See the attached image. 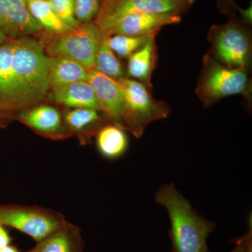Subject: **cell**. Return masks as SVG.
Masks as SVG:
<instances>
[{
    "instance_id": "obj_3",
    "label": "cell",
    "mask_w": 252,
    "mask_h": 252,
    "mask_svg": "<svg viewBox=\"0 0 252 252\" xmlns=\"http://www.w3.org/2000/svg\"><path fill=\"white\" fill-rule=\"evenodd\" d=\"M250 71L223 65L210 54L204 55L195 94L208 108L228 96L242 94L248 104L252 100Z\"/></svg>"
},
{
    "instance_id": "obj_10",
    "label": "cell",
    "mask_w": 252,
    "mask_h": 252,
    "mask_svg": "<svg viewBox=\"0 0 252 252\" xmlns=\"http://www.w3.org/2000/svg\"><path fill=\"white\" fill-rule=\"evenodd\" d=\"M0 31L11 39L36 34L43 28L23 0H0Z\"/></svg>"
},
{
    "instance_id": "obj_8",
    "label": "cell",
    "mask_w": 252,
    "mask_h": 252,
    "mask_svg": "<svg viewBox=\"0 0 252 252\" xmlns=\"http://www.w3.org/2000/svg\"><path fill=\"white\" fill-rule=\"evenodd\" d=\"M63 220L50 214L31 209L0 206V224L12 227L29 235L37 243L64 225Z\"/></svg>"
},
{
    "instance_id": "obj_23",
    "label": "cell",
    "mask_w": 252,
    "mask_h": 252,
    "mask_svg": "<svg viewBox=\"0 0 252 252\" xmlns=\"http://www.w3.org/2000/svg\"><path fill=\"white\" fill-rule=\"evenodd\" d=\"M53 9L61 20L71 28H77L79 23L74 14V0H48Z\"/></svg>"
},
{
    "instance_id": "obj_27",
    "label": "cell",
    "mask_w": 252,
    "mask_h": 252,
    "mask_svg": "<svg viewBox=\"0 0 252 252\" xmlns=\"http://www.w3.org/2000/svg\"><path fill=\"white\" fill-rule=\"evenodd\" d=\"M11 239L7 232L3 228L2 225L0 224V249L9 245Z\"/></svg>"
},
{
    "instance_id": "obj_4",
    "label": "cell",
    "mask_w": 252,
    "mask_h": 252,
    "mask_svg": "<svg viewBox=\"0 0 252 252\" xmlns=\"http://www.w3.org/2000/svg\"><path fill=\"white\" fill-rule=\"evenodd\" d=\"M210 49L207 54L223 65L251 71V26L236 17L228 18L223 24L212 25L207 33Z\"/></svg>"
},
{
    "instance_id": "obj_25",
    "label": "cell",
    "mask_w": 252,
    "mask_h": 252,
    "mask_svg": "<svg viewBox=\"0 0 252 252\" xmlns=\"http://www.w3.org/2000/svg\"><path fill=\"white\" fill-rule=\"evenodd\" d=\"M252 243V230L235 242V246L228 252H248L249 245ZM208 252H211L209 251Z\"/></svg>"
},
{
    "instance_id": "obj_5",
    "label": "cell",
    "mask_w": 252,
    "mask_h": 252,
    "mask_svg": "<svg viewBox=\"0 0 252 252\" xmlns=\"http://www.w3.org/2000/svg\"><path fill=\"white\" fill-rule=\"evenodd\" d=\"M125 100L124 129L136 137L143 135L151 123L166 119L171 108L165 101L157 100L152 92L140 81L128 77L118 80Z\"/></svg>"
},
{
    "instance_id": "obj_28",
    "label": "cell",
    "mask_w": 252,
    "mask_h": 252,
    "mask_svg": "<svg viewBox=\"0 0 252 252\" xmlns=\"http://www.w3.org/2000/svg\"><path fill=\"white\" fill-rule=\"evenodd\" d=\"M0 252H19L16 250L14 247L10 246V245H8V246L4 247V248L0 249Z\"/></svg>"
},
{
    "instance_id": "obj_15",
    "label": "cell",
    "mask_w": 252,
    "mask_h": 252,
    "mask_svg": "<svg viewBox=\"0 0 252 252\" xmlns=\"http://www.w3.org/2000/svg\"><path fill=\"white\" fill-rule=\"evenodd\" d=\"M89 69L77 61L67 58H54L49 71L50 89L79 81H87Z\"/></svg>"
},
{
    "instance_id": "obj_26",
    "label": "cell",
    "mask_w": 252,
    "mask_h": 252,
    "mask_svg": "<svg viewBox=\"0 0 252 252\" xmlns=\"http://www.w3.org/2000/svg\"><path fill=\"white\" fill-rule=\"evenodd\" d=\"M239 14L240 15V20L248 26H252V5L250 4V6L247 9H242L238 6V10Z\"/></svg>"
},
{
    "instance_id": "obj_20",
    "label": "cell",
    "mask_w": 252,
    "mask_h": 252,
    "mask_svg": "<svg viewBox=\"0 0 252 252\" xmlns=\"http://www.w3.org/2000/svg\"><path fill=\"white\" fill-rule=\"evenodd\" d=\"M149 35L150 34L141 36L113 34L103 38L106 44L114 54L119 58L128 59L131 55L145 44Z\"/></svg>"
},
{
    "instance_id": "obj_6",
    "label": "cell",
    "mask_w": 252,
    "mask_h": 252,
    "mask_svg": "<svg viewBox=\"0 0 252 252\" xmlns=\"http://www.w3.org/2000/svg\"><path fill=\"white\" fill-rule=\"evenodd\" d=\"M195 0H103L94 23L103 37L122 18L132 13L175 15L182 17Z\"/></svg>"
},
{
    "instance_id": "obj_21",
    "label": "cell",
    "mask_w": 252,
    "mask_h": 252,
    "mask_svg": "<svg viewBox=\"0 0 252 252\" xmlns=\"http://www.w3.org/2000/svg\"><path fill=\"white\" fill-rule=\"evenodd\" d=\"M100 111L89 108H74L64 115V122L74 131L85 130L102 122Z\"/></svg>"
},
{
    "instance_id": "obj_24",
    "label": "cell",
    "mask_w": 252,
    "mask_h": 252,
    "mask_svg": "<svg viewBox=\"0 0 252 252\" xmlns=\"http://www.w3.org/2000/svg\"><path fill=\"white\" fill-rule=\"evenodd\" d=\"M216 5L220 14L227 18L236 17L238 5L236 0H215Z\"/></svg>"
},
{
    "instance_id": "obj_7",
    "label": "cell",
    "mask_w": 252,
    "mask_h": 252,
    "mask_svg": "<svg viewBox=\"0 0 252 252\" xmlns=\"http://www.w3.org/2000/svg\"><path fill=\"white\" fill-rule=\"evenodd\" d=\"M103 39L94 21L83 23L61 34L45 46L46 53L51 58H67L77 61L89 70L94 69L95 57Z\"/></svg>"
},
{
    "instance_id": "obj_22",
    "label": "cell",
    "mask_w": 252,
    "mask_h": 252,
    "mask_svg": "<svg viewBox=\"0 0 252 252\" xmlns=\"http://www.w3.org/2000/svg\"><path fill=\"white\" fill-rule=\"evenodd\" d=\"M103 0H74V14L79 24L91 22L98 14Z\"/></svg>"
},
{
    "instance_id": "obj_14",
    "label": "cell",
    "mask_w": 252,
    "mask_h": 252,
    "mask_svg": "<svg viewBox=\"0 0 252 252\" xmlns=\"http://www.w3.org/2000/svg\"><path fill=\"white\" fill-rule=\"evenodd\" d=\"M82 250L83 241L79 229L64 223L28 252H82Z\"/></svg>"
},
{
    "instance_id": "obj_12",
    "label": "cell",
    "mask_w": 252,
    "mask_h": 252,
    "mask_svg": "<svg viewBox=\"0 0 252 252\" xmlns=\"http://www.w3.org/2000/svg\"><path fill=\"white\" fill-rule=\"evenodd\" d=\"M159 32L149 35L148 39L140 49L128 58L127 74L128 78L140 81L152 92V74L157 67L158 51L156 37Z\"/></svg>"
},
{
    "instance_id": "obj_18",
    "label": "cell",
    "mask_w": 252,
    "mask_h": 252,
    "mask_svg": "<svg viewBox=\"0 0 252 252\" xmlns=\"http://www.w3.org/2000/svg\"><path fill=\"white\" fill-rule=\"evenodd\" d=\"M27 6L32 16L43 30L61 34L72 29L56 14L48 0H32Z\"/></svg>"
},
{
    "instance_id": "obj_13",
    "label": "cell",
    "mask_w": 252,
    "mask_h": 252,
    "mask_svg": "<svg viewBox=\"0 0 252 252\" xmlns=\"http://www.w3.org/2000/svg\"><path fill=\"white\" fill-rule=\"evenodd\" d=\"M52 89L57 103L73 108L94 109L101 112L98 101L88 81H79Z\"/></svg>"
},
{
    "instance_id": "obj_19",
    "label": "cell",
    "mask_w": 252,
    "mask_h": 252,
    "mask_svg": "<svg viewBox=\"0 0 252 252\" xmlns=\"http://www.w3.org/2000/svg\"><path fill=\"white\" fill-rule=\"evenodd\" d=\"M94 69L115 80L125 77L122 63L118 59L117 55L106 44L104 38L96 54Z\"/></svg>"
},
{
    "instance_id": "obj_16",
    "label": "cell",
    "mask_w": 252,
    "mask_h": 252,
    "mask_svg": "<svg viewBox=\"0 0 252 252\" xmlns=\"http://www.w3.org/2000/svg\"><path fill=\"white\" fill-rule=\"evenodd\" d=\"M19 118L30 127L44 133L57 132L62 125L59 111L49 105H40L28 109L21 113Z\"/></svg>"
},
{
    "instance_id": "obj_1",
    "label": "cell",
    "mask_w": 252,
    "mask_h": 252,
    "mask_svg": "<svg viewBox=\"0 0 252 252\" xmlns=\"http://www.w3.org/2000/svg\"><path fill=\"white\" fill-rule=\"evenodd\" d=\"M54 58L45 45L29 36L0 44V114L40 102L49 92Z\"/></svg>"
},
{
    "instance_id": "obj_9",
    "label": "cell",
    "mask_w": 252,
    "mask_h": 252,
    "mask_svg": "<svg viewBox=\"0 0 252 252\" xmlns=\"http://www.w3.org/2000/svg\"><path fill=\"white\" fill-rule=\"evenodd\" d=\"M87 81L97 97L101 112L114 125L124 129L125 100L119 81L104 75L95 69L89 70Z\"/></svg>"
},
{
    "instance_id": "obj_2",
    "label": "cell",
    "mask_w": 252,
    "mask_h": 252,
    "mask_svg": "<svg viewBox=\"0 0 252 252\" xmlns=\"http://www.w3.org/2000/svg\"><path fill=\"white\" fill-rule=\"evenodd\" d=\"M156 202L165 207L171 227V252H208L207 238L216 224L198 215L173 184L162 186L156 193Z\"/></svg>"
},
{
    "instance_id": "obj_30",
    "label": "cell",
    "mask_w": 252,
    "mask_h": 252,
    "mask_svg": "<svg viewBox=\"0 0 252 252\" xmlns=\"http://www.w3.org/2000/svg\"><path fill=\"white\" fill-rule=\"evenodd\" d=\"M23 1H25V2L27 4V3L29 2V1H32V0H23Z\"/></svg>"
},
{
    "instance_id": "obj_17",
    "label": "cell",
    "mask_w": 252,
    "mask_h": 252,
    "mask_svg": "<svg viewBox=\"0 0 252 252\" xmlns=\"http://www.w3.org/2000/svg\"><path fill=\"white\" fill-rule=\"evenodd\" d=\"M97 147L102 156L107 158L121 157L127 147V137L122 128L116 125H106L97 134Z\"/></svg>"
},
{
    "instance_id": "obj_29",
    "label": "cell",
    "mask_w": 252,
    "mask_h": 252,
    "mask_svg": "<svg viewBox=\"0 0 252 252\" xmlns=\"http://www.w3.org/2000/svg\"><path fill=\"white\" fill-rule=\"evenodd\" d=\"M9 39H11V38L8 37L6 34H4L2 32L0 31V44H1L2 43L5 42V41H7Z\"/></svg>"
},
{
    "instance_id": "obj_11",
    "label": "cell",
    "mask_w": 252,
    "mask_h": 252,
    "mask_svg": "<svg viewBox=\"0 0 252 252\" xmlns=\"http://www.w3.org/2000/svg\"><path fill=\"white\" fill-rule=\"evenodd\" d=\"M182 18L171 14L132 13L122 18L109 31L107 36L113 34L146 35L160 32L164 26L180 23Z\"/></svg>"
}]
</instances>
